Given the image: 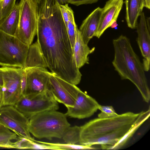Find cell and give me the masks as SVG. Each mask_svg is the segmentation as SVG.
Wrapping results in <instances>:
<instances>
[{
    "instance_id": "6da1fadb",
    "label": "cell",
    "mask_w": 150,
    "mask_h": 150,
    "mask_svg": "<svg viewBox=\"0 0 150 150\" xmlns=\"http://www.w3.org/2000/svg\"><path fill=\"white\" fill-rule=\"evenodd\" d=\"M36 34L37 41L52 72L71 84H79L82 75L76 66L57 0H42L39 4Z\"/></svg>"
},
{
    "instance_id": "7a4b0ae2",
    "label": "cell",
    "mask_w": 150,
    "mask_h": 150,
    "mask_svg": "<svg viewBox=\"0 0 150 150\" xmlns=\"http://www.w3.org/2000/svg\"><path fill=\"white\" fill-rule=\"evenodd\" d=\"M140 113L127 112L110 118L92 120L80 127L79 143L112 146L126 134Z\"/></svg>"
},
{
    "instance_id": "3957f363",
    "label": "cell",
    "mask_w": 150,
    "mask_h": 150,
    "mask_svg": "<svg viewBox=\"0 0 150 150\" xmlns=\"http://www.w3.org/2000/svg\"><path fill=\"white\" fill-rule=\"evenodd\" d=\"M112 44L114 54L112 63L115 70L122 79L129 80L134 84L144 101L149 103L150 91L145 71L129 39L122 35L114 39Z\"/></svg>"
},
{
    "instance_id": "277c9868",
    "label": "cell",
    "mask_w": 150,
    "mask_h": 150,
    "mask_svg": "<svg viewBox=\"0 0 150 150\" xmlns=\"http://www.w3.org/2000/svg\"><path fill=\"white\" fill-rule=\"evenodd\" d=\"M70 126L65 113L57 110L43 112L29 119V132L38 139L62 138L66 129Z\"/></svg>"
},
{
    "instance_id": "5b68a950",
    "label": "cell",
    "mask_w": 150,
    "mask_h": 150,
    "mask_svg": "<svg viewBox=\"0 0 150 150\" xmlns=\"http://www.w3.org/2000/svg\"><path fill=\"white\" fill-rule=\"evenodd\" d=\"M29 47L0 30V66L24 69Z\"/></svg>"
},
{
    "instance_id": "8992f818",
    "label": "cell",
    "mask_w": 150,
    "mask_h": 150,
    "mask_svg": "<svg viewBox=\"0 0 150 150\" xmlns=\"http://www.w3.org/2000/svg\"><path fill=\"white\" fill-rule=\"evenodd\" d=\"M20 17L14 36L30 46L37 34L39 4L34 0H21L18 4Z\"/></svg>"
},
{
    "instance_id": "52a82bcc",
    "label": "cell",
    "mask_w": 150,
    "mask_h": 150,
    "mask_svg": "<svg viewBox=\"0 0 150 150\" xmlns=\"http://www.w3.org/2000/svg\"><path fill=\"white\" fill-rule=\"evenodd\" d=\"M14 106L29 119L39 113L59 108L58 102L48 90L36 95H22Z\"/></svg>"
},
{
    "instance_id": "ba28073f",
    "label": "cell",
    "mask_w": 150,
    "mask_h": 150,
    "mask_svg": "<svg viewBox=\"0 0 150 150\" xmlns=\"http://www.w3.org/2000/svg\"><path fill=\"white\" fill-rule=\"evenodd\" d=\"M23 71L21 68L0 67L3 82V106L14 105L22 95L21 80Z\"/></svg>"
},
{
    "instance_id": "9c48e42d",
    "label": "cell",
    "mask_w": 150,
    "mask_h": 150,
    "mask_svg": "<svg viewBox=\"0 0 150 150\" xmlns=\"http://www.w3.org/2000/svg\"><path fill=\"white\" fill-rule=\"evenodd\" d=\"M0 124L19 138L35 141L29 132V119L14 105H3L0 108Z\"/></svg>"
},
{
    "instance_id": "30bf717a",
    "label": "cell",
    "mask_w": 150,
    "mask_h": 150,
    "mask_svg": "<svg viewBox=\"0 0 150 150\" xmlns=\"http://www.w3.org/2000/svg\"><path fill=\"white\" fill-rule=\"evenodd\" d=\"M80 90L51 72L48 90L57 102L66 107H73Z\"/></svg>"
},
{
    "instance_id": "8fae6325",
    "label": "cell",
    "mask_w": 150,
    "mask_h": 150,
    "mask_svg": "<svg viewBox=\"0 0 150 150\" xmlns=\"http://www.w3.org/2000/svg\"><path fill=\"white\" fill-rule=\"evenodd\" d=\"M26 80L23 95H36L43 93L49 89L50 77L51 72L46 68L28 67L24 69Z\"/></svg>"
},
{
    "instance_id": "7c38bea8",
    "label": "cell",
    "mask_w": 150,
    "mask_h": 150,
    "mask_svg": "<svg viewBox=\"0 0 150 150\" xmlns=\"http://www.w3.org/2000/svg\"><path fill=\"white\" fill-rule=\"evenodd\" d=\"M100 104L93 98L81 90L78 94L73 107H66L67 117L82 119L92 115L97 110Z\"/></svg>"
},
{
    "instance_id": "4fadbf2b",
    "label": "cell",
    "mask_w": 150,
    "mask_h": 150,
    "mask_svg": "<svg viewBox=\"0 0 150 150\" xmlns=\"http://www.w3.org/2000/svg\"><path fill=\"white\" fill-rule=\"evenodd\" d=\"M136 29L137 41L143 58L142 64L145 71H148L150 62V30L147 26L146 17L142 12Z\"/></svg>"
},
{
    "instance_id": "5bb4252c",
    "label": "cell",
    "mask_w": 150,
    "mask_h": 150,
    "mask_svg": "<svg viewBox=\"0 0 150 150\" xmlns=\"http://www.w3.org/2000/svg\"><path fill=\"white\" fill-rule=\"evenodd\" d=\"M123 4V0H108L105 2L102 8L101 18L95 37L99 38L117 21Z\"/></svg>"
},
{
    "instance_id": "9a60e30c",
    "label": "cell",
    "mask_w": 150,
    "mask_h": 150,
    "mask_svg": "<svg viewBox=\"0 0 150 150\" xmlns=\"http://www.w3.org/2000/svg\"><path fill=\"white\" fill-rule=\"evenodd\" d=\"M102 14V8L98 7L83 21L79 30L86 44L95 35L98 28Z\"/></svg>"
},
{
    "instance_id": "2e32d148",
    "label": "cell",
    "mask_w": 150,
    "mask_h": 150,
    "mask_svg": "<svg viewBox=\"0 0 150 150\" xmlns=\"http://www.w3.org/2000/svg\"><path fill=\"white\" fill-rule=\"evenodd\" d=\"M95 47L91 49L84 42L79 29L76 30L75 44L73 49L76 66L79 69L86 64H89L88 55L93 53Z\"/></svg>"
},
{
    "instance_id": "e0dca14e",
    "label": "cell",
    "mask_w": 150,
    "mask_h": 150,
    "mask_svg": "<svg viewBox=\"0 0 150 150\" xmlns=\"http://www.w3.org/2000/svg\"><path fill=\"white\" fill-rule=\"evenodd\" d=\"M144 0H125V20L127 26L132 29L136 28L137 19L142 12Z\"/></svg>"
},
{
    "instance_id": "ac0fdd59",
    "label": "cell",
    "mask_w": 150,
    "mask_h": 150,
    "mask_svg": "<svg viewBox=\"0 0 150 150\" xmlns=\"http://www.w3.org/2000/svg\"><path fill=\"white\" fill-rule=\"evenodd\" d=\"M34 67H47V63L37 41L30 46L24 68Z\"/></svg>"
},
{
    "instance_id": "d6986e66",
    "label": "cell",
    "mask_w": 150,
    "mask_h": 150,
    "mask_svg": "<svg viewBox=\"0 0 150 150\" xmlns=\"http://www.w3.org/2000/svg\"><path fill=\"white\" fill-rule=\"evenodd\" d=\"M150 115L149 108L145 111L140 112L134 124L123 137L117 143L112 146H110L108 145L105 146L104 149L116 150L119 149L123 146L139 127L149 118Z\"/></svg>"
},
{
    "instance_id": "ffe728a7",
    "label": "cell",
    "mask_w": 150,
    "mask_h": 150,
    "mask_svg": "<svg viewBox=\"0 0 150 150\" xmlns=\"http://www.w3.org/2000/svg\"><path fill=\"white\" fill-rule=\"evenodd\" d=\"M20 11L16 4L9 14L0 21V30L8 34L14 35L19 24Z\"/></svg>"
},
{
    "instance_id": "44dd1931",
    "label": "cell",
    "mask_w": 150,
    "mask_h": 150,
    "mask_svg": "<svg viewBox=\"0 0 150 150\" xmlns=\"http://www.w3.org/2000/svg\"><path fill=\"white\" fill-rule=\"evenodd\" d=\"M19 138L14 132L0 124V147L14 148V142Z\"/></svg>"
},
{
    "instance_id": "7402d4cb",
    "label": "cell",
    "mask_w": 150,
    "mask_h": 150,
    "mask_svg": "<svg viewBox=\"0 0 150 150\" xmlns=\"http://www.w3.org/2000/svg\"><path fill=\"white\" fill-rule=\"evenodd\" d=\"M80 131V127L69 126L64 131L62 138L65 143L76 144L79 142Z\"/></svg>"
},
{
    "instance_id": "603a6c76",
    "label": "cell",
    "mask_w": 150,
    "mask_h": 150,
    "mask_svg": "<svg viewBox=\"0 0 150 150\" xmlns=\"http://www.w3.org/2000/svg\"><path fill=\"white\" fill-rule=\"evenodd\" d=\"M50 146L52 149L56 150H75V149H96V148L92 146L84 145L79 144H68L52 143L41 142Z\"/></svg>"
},
{
    "instance_id": "cb8c5ba5",
    "label": "cell",
    "mask_w": 150,
    "mask_h": 150,
    "mask_svg": "<svg viewBox=\"0 0 150 150\" xmlns=\"http://www.w3.org/2000/svg\"><path fill=\"white\" fill-rule=\"evenodd\" d=\"M68 34L72 49L74 47L76 39V33L77 27L73 18L69 20L65 25Z\"/></svg>"
},
{
    "instance_id": "d4e9b609",
    "label": "cell",
    "mask_w": 150,
    "mask_h": 150,
    "mask_svg": "<svg viewBox=\"0 0 150 150\" xmlns=\"http://www.w3.org/2000/svg\"><path fill=\"white\" fill-rule=\"evenodd\" d=\"M16 0H3L1 1V21L8 16L15 5Z\"/></svg>"
},
{
    "instance_id": "484cf974",
    "label": "cell",
    "mask_w": 150,
    "mask_h": 150,
    "mask_svg": "<svg viewBox=\"0 0 150 150\" xmlns=\"http://www.w3.org/2000/svg\"><path fill=\"white\" fill-rule=\"evenodd\" d=\"M98 109L101 111V112L98 115V117L99 118H110L118 115L111 106L102 105H100Z\"/></svg>"
},
{
    "instance_id": "4316f807",
    "label": "cell",
    "mask_w": 150,
    "mask_h": 150,
    "mask_svg": "<svg viewBox=\"0 0 150 150\" xmlns=\"http://www.w3.org/2000/svg\"><path fill=\"white\" fill-rule=\"evenodd\" d=\"M99 0H68V3L79 6L83 4H91L97 2Z\"/></svg>"
},
{
    "instance_id": "83f0119b",
    "label": "cell",
    "mask_w": 150,
    "mask_h": 150,
    "mask_svg": "<svg viewBox=\"0 0 150 150\" xmlns=\"http://www.w3.org/2000/svg\"><path fill=\"white\" fill-rule=\"evenodd\" d=\"M144 7L149 9L150 8V0H144Z\"/></svg>"
},
{
    "instance_id": "f1b7e54d",
    "label": "cell",
    "mask_w": 150,
    "mask_h": 150,
    "mask_svg": "<svg viewBox=\"0 0 150 150\" xmlns=\"http://www.w3.org/2000/svg\"><path fill=\"white\" fill-rule=\"evenodd\" d=\"M3 106V92L2 88L0 87V108Z\"/></svg>"
},
{
    "instance_id": "f546056e",
    "label": "cell",
    "mask_w": 150,
    "mask_h": 150,
    "mask_svg": "<svg viewBox=\"0 0 150 150\" xmlns=\"http://www.w3.org/2000/svg\"><path fill=\"white\" fill-rule=\"evenodd\" d=\"M60 4L63 5L67 4L68 0H57Z\"/></svg>"
},
{
    "instance_id": "4dcf8cb0",
    "label": "cell",
    "mask_w": 150,
    "mask_h": 150,
    "mask_svg": "<svg viewBox=\"0 0 150 150\" xmlns=\"http://www.w3.org/2000/svg\"><path fill=\"white\" fill-rule=\"evenodd\" d=\"M146 22L148 28L150 30V18L149 17L146 18Z\"/></svg>"
},
{
    "instance_id": "1f68e13d",
    "label": "cell",
    "mask_w": 150,
    "mask_h": 150,
    "mask_svg": "<svg viewBox=\"0 0 150 150\" xmlns=\"http://www.w3.org/2000/svg\"><path fill=\"white\" fill-rule=\"evenodd\" d=\"M3 86V82L1 76L0 74V87L2 88Z\"/></svg>"
},
{
    "instance_id": "d6a6232c",
    "label": "cell",
    "mask_w": 150,
    "mask_h": 150,
    "mask_svg": "<svg viewBox=\"0 0 150 150\" xmlns=\"http://www.w3.org/2000/svg\"><path fill=\"white\" fill-rule=\"evenodd\" d=\"M117 26V21L114 22L111 25V27L112 28H114L116 27Z\"/></svg>"
},
{
    "instance_id": "836d02e7",
    "label": "cell",
    "mask_w": 150,
    "mask_h": 150,
    "mask_svg": "<svg viewBox=\"0 0 150 150\" xmlns=\"http://www.w3.org/2000/svg\"><path fill=\"white\" fill-rule=\"evenodd\" d=\"M1 1L0 0V21H1Z\"/></svg>"
},
{
    "instance_id": "e575fe53",
    "label": "cell",
    "mask_w": 150,
    "mask_h": 150,
    "mask_svg": "<svg viewBox=\"0 0 150 150\" xmlns=\"http://www.w3.org/2000/svg\"><path fill=\"white\" fill-rule=\"evenodd\" d=\"M35 0L37 2V3L38 4H39L40 3L41 1H42V0Z\"/></svg>"
},
{
    "instance_id": "d590c367",
    "label": "cell",
    "mask_w": 150,
    "mask_h": 150,
    "mask_svg": "<svg viewBox=\"0 0 150 150\" xmlns=\"http://www.w3.org/2000/svg\"><path fill=\"white\" fill-rule=\"evenodd\" d=\"M0 0V1H2V0Z\"/></svg>"
}]
</instances>
